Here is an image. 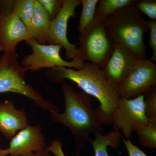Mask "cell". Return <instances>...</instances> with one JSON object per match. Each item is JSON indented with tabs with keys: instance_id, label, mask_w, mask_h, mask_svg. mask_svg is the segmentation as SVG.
I'll list each match as a JSON object with an SVG mask.
<instances>
[{
	"instance_id": "6da1fadb",
	"label": "cell",
	"mask_w": 156,
	"mask_h": 156,
	"mask_svg": "<svg viewBox=\"0 0 156 156\" xmlns=\"http://www.w3.org/2000/svg\"><path fill=\"white\" fill-rule=\"evenodd\" d=\"M46 78L51 82L62 83L68 80L75 83L82 91L95 97L100 103L96 110L101 122L112 126L120 96L117 88L107 80L101 69L84 62L80 69L54 67L48 70Z\"/></svg>"
},
{
	"instance_id": "7a4b0ae2",
	"label": "cell",
	"mask_w": 156,
	"mask_h": 156,
	"mask_svg": "<svg viewBox=\"0 0 156 156\" xmlns=\"http://www.w3.org/2000/svg\"><path fill=\"white\" fill-rule=\"evenodd\" d=\"M61 89L65 110L62 113H58V111L49 112L50 117L53 122L69 129L80 151L90 143L91 134H104L102 124L89 95L83 91H76L66 81L62 83Z\"/></svg>"
},
{
	"instance_id": "3957f363",
	"label": "cell",
	"mask_w": 156,
	"mask_h": 156,
	"mask_svg": "<svg viewBox=\"0 0 156 156\" xmlns=\"http://www.w3.org/2000/svg\"><path fill=\"white\" fill-rule=\"evenodd\" d=\"M104 23L109 37L114 44L126 46L139 59L146 58L144 38L146 33L149 32L148 23L134 5L120 9Z\"/></svg>"
},
{
	"instance_id": "277c9868",
	"label": "cell",
	"mask_w": 156,
	"mask_h": 156,
	"mask_svg": "<svg viewBox=\"0 0 156 156\" xmlns=\"http://www.w3.org/2000/svg\"><path fill=\"white\" fill-rule=\"evenodd\" d=\"M27 68L23 67L17 59L16 51L6 52L0 56V93L12 92L30 98L42 109L57 111L54 105L45 100L43 95L27 83Z\"/></svg>"
},
{
	"instance_id": "5b68a950",
	"label": "cell",
	"mask_w": 156,
	"mask_h": 156,
	"mask_svg": "<svg viewBox=\"0 0 156 156\" xmlns=\"http://www.w3.org/2000/svg\"><path fill=\"white\" fill-rule=\"evenodd\" d=\"M79 57L101 69L111 55L114 44L109 37L104 23L95 21L80 34Z\"/></svg>"
},
{
	"instance_id": "8992f818",
	"label": "cell",
	"mask_w": 156,
	"mask_h": 156,
	"mask_svg": "<svg viewBox=\"0 0 156 156\" xmlns=\"http://www.w3.org/2000/svg\"><path fill=\"white\" fill-rule=\"evenodd\" d=\"M26 45L30 46L32 52L22 59L21 65L28 70L34 72L42 68L52 69L54 67H64L80 69L83 65L80 57L72 61L65 60L60 56L62 47L59 45L41 44L32 38L26 41Z\"/></svg>"
},
{
	"instance_id": "52a82bcc",
	"label": "cell",
	"mask_w": 156,
	"mask_h": 156,
	"mask_svg": "<svg viewBox=\"0 0 156 156\" xmlns=\"http://www.w3.org/2000/svg\"><path fill=\"white\" fill-rule=\"evenodd\" d=\"M12 0L0 1V52L16 51L17 45L31 39L28 29L12 10Z\"/></svg>"
},
{
	"instance_id": "ba28073f",
	"label": "cell",
	"mask_w": 156,
	"mask_h": 156,
	"mask_svg": "<svg viewBox=\"0 0 156 156\" xmlns=\"http://www.w3.org/2000/svg\"><path fill=\"white\" fill-rule=\"evenodd\" d=\"M156 86V65L150 59L137 60L117 88L120 97L132 99Z\"/></svg>"
},
{
	"instance_id": "9c48e42d",
	"label": "cell",
	"mask_w": 156,
	"mask_h": 156,
	"mask_svg": "<svg viewBox=\"0 0 156 156\" xmlns=\"http://www.w3.org/2000/svg\"><path fill=\"white\" fill-rule=\"evenodd\" d=\"M144 95L132 99L120 97L119 99L112 126L115 131H122L127 139H129L133 132L140 126L148 124L144 111Z\"/></svg>"
},
{
	"instance_id": "30bf717a",
	"label": "cell",
	"mask_w": 156,
	"mask_h": 156,
	"mask_svg": "<svg viewBox=\"0 0 156 156\" xmlns=\"http://www.w3.org/2000/svg\"><path fill=\"white\" fill-rule=\"evenodd\" d=\"M80 0H63V4L56 18L51 21L47 38L48 44L59 45L64 48L66 57L73 59L79 57L76 45L67 38L68 23L71 17L76 15V9L80 5Z\"/></svg>"
},
{
	"instance_id": "8fae6325",
	"label": "cell",
	"mask_w": 156,
	"mask_h": 156,
	"mask_svg": "<svg viewBox=\"0 0 156 156\" xmlns=\"http://www.w3.org/2000/svg\"><path fill=\"white\" fill-rule=\"evenodd\" d=\"M138 59L129 48L121 44H114L111 55L101 70L107 80L117 88Z\"/></svg>"
},
{
	"instance_id": "7c38bea8",
	"label": "cell",
	"mask_w": 156,
	"mask_h": 156,
	"mask_svg": "<svg viewBox=\"0 0 156 156\" xmlns=\"http://www.w3.org/2000/svg\"><path fill=\"white\" fill-rule=\"evenodd\" d=\"M47 147L41 126L29 125L11 139L8 148L1 149V156H30Z\"/></svg>"
},
{
	"instance_id": "4fadbf2b",
	"label": "cell",
	"mask_w": 156,
	"mask_h": 156,
	"mask_svg": "<svg viewBox=\"0 0 156 156\" xmlns=\"http://www.w3.org/2000/svg\"><path fill=\"white\" fill-rule=\"evenodd\" d=\"M28 125L25 109L16 108L11 99L0 102V132L6 138L11 140Z\"/></svg>"
},
{
	"instance_id": "5bb4252c",
	"label": "cell",
	"mask_w": 156,
	"mask_h": 156,
	"mask_svg": "<svg viewBox=\"0 0 156 156\" xmlns=\"http://www.w3.org/2000/svg\"><path fill=\"white\" fill-rule=\"evenodd\" d=\"M51 21L43 7L35 0L33 15L28 31L32 38L41 44H46Z\"/></svg>"
},
{
	"instance_id": "9a60e30c",
	"label": "cell",
	"mask_w": 156,
	"mask_h": 156,
	"mask_svg": "<svg viewBox=\"0 0 156 156\" xmlns=\"http://www.w3.org/2000/svg\"><path fill=\"white\" fill-rule=\"evenodd\" d=\"M95 135V138L90 141L95 152L94 156H109L108 153V147H111L114 149L119 147L122 136L119 131L113 130L105 135L101 133Z\"/></svg>"
},
{
	"instance_id": "2e32d148",
	"label": "cell",
	"mask_w": 156,
	"mask_h": 156,
	"mask_svg": "<svg viewBox=\"0 0 156 156\" xmlns=\"http://www.w3.org/2000/svg\"><path fill=\"white\" fill-rule=\"evenodd\" d=\"M135 0H100L96 7L95 21L104 22L111 15L124 7L134 5Z\"/></svg>"
},
{
	"instance_id": "e0dca14e",
	"label": "cell",
	"mask_w": 156,
	"mask_h": 156,
	"mask_svg": "<svg viewBox=\"0 0 156 156\" xmlns=\"http://www.w3.org/2000/svg\"><path fill=\"white\" fill-rule=\"evenodd\" d=\"M82 10L79 20L78 31L82 33L95 22V10L98 0H80Z\"/></svg>"
},
{
	"instance_id": "ac0fdd59",
	"label": "cell",
	"mask_w": 156,
	"mask_h": 156,
	"mask_svg": "<svg viewBox=\"0 0 156 156\" xmlns=\"http://www.w3.org/2000/svg\"><path fill=\"white\" fill-rule=\"evenodd\" d=\"M35 0H12V8L27 29L33 15Z\"/></svg>"
},
{
	"instance_id": "d6986e66",
	"label": "cell",
	"mask_w": 156,
	"mask_h": 156,
	"mask_svg": "<svg viewBox=\"0 0 156 156\" xmlns=\"http://www.w3.org/2000/svg\"><path fill=\"white\" fill-rule=\"evenodd\" d=\"M138 134L140 144L146 148H156V124L149 123L146 126H140L135 130Z\"/></svg>"
},
{
	"instance_id": "ffe728a7",
	"label": "cell",
	"mask_w": 156,
	"mask_h": 156,
	"mask_svg": "<svg viewBox=\"0 0 156 156\" xmlns=\"http://www.w3.org/2000/svg\"><path fill=\"white\" fill-rule=\"evenodd\" d=\"M144 111L149 123L156 124V86L144 94Z\"/></svg>"
},
{
	"instance_id": "44dd1931",
	"label": "cell",
	"mask_w": 156,
	"mask_h": 156,
	"mask_svg": "<svg viewBox=\"0 0 156 156\" xmlns=\"http://www.w3.org/2000/svg\"><path fill=\"white\" fill-rule=\"evenodd\" d=\"M134 6L151 20H156V0H135Z\"/></svg>"
},
{
	"instance_id": "7402d4cb",
	"label": "cell",
	"mask_w": 156,
	"mask_h": 156,
	"mask_svg": "<svg viewBox=\"0 0 156 156\" xmlns=\"http://www.w3.org/2000/svg\"><path fill=\"white\" fill-rule=\"evenodd\" d=\"M44 9L50 20L52 21L56 18L59 13L63 0H37Z\"/></svg>"
},
{
	"instance_id": "603a6c76",
	"label": "cell",
	"mask_w": 156,
	"mask_h": 156,
	"mask_svg": "<svg viewBox=\"0 0 156 156\" xmlns=\"http://www.w3.org/2000/svg\"><path fill=\"white\" fill-rule=\"evenodd\" d=\"M149 32V45L153 53L151 60L154 62H156V20L148 21Z\"/></svg>"
},
{
	"instance_id": "cb8c5ba5",
	"label": "cell",
	"mask_w": 156,
	"mask_h": 156,
	"mask_svg": "<svg viewBox=\"0 0 156 156\" xmlns=\"http://www.w3.org/2000/svg\"><path fill=\"white\" fill-rule=\"evenodd\" d=\"M122 139L123 140L129 156H147L138 147L133 144L129 139H124L122 136Z\"/></svg>"
},
{
	"instance_id": "d4e9b609",
	"label": "cell",
	"mask_w": 156,
	"mask_h": 156,
	"mask_svg": "<svg viewBox=\"0 0 156 156\" xmlns=\"http://www.w3.org/2000/svg\"><path fill=\"white\" fill-rule=\"evenodd\" d=\"M30 156H53L51 155L50 154V151L49 150L48 147L46 148L44 150L41 151L37 152L34 153Z\"/></svg>"
},
{
	"instance_id": "484cf974",
	"label": "cell",
	"mask_w": 156,
	"mask_h": 156,
	"mask_svg": "<svg viewBox=\"0 0 156 156\" xmlns=\"http://www.w3.org/2000/svg\"><path fill=\"white\" fill-rule=\"evenodd\" d=\"M1 149H0V156H1Z\"/></svg>"
},
{
	"instance_id": "4316f807",
	"label": "cell",
	"mask_w": 156,
	"mask_h": 156,
	"mask_svg": "<svg viewBox=\"0 0 156 156\" xmlns=\"http://www.w3.org/2000/svg\"></svg>"
}]
</instances>
